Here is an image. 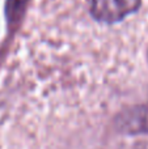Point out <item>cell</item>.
I'll use <instances>...</instances> for the list:
<instances>
[{
  "label": "cell",
  "instance_id": "cell-1",
  "mask_svg": "<svg viewBox=\"0 0 148 149\" xmlns=\"http://www.w3.org/2000/svg\"><path fill=\"white\" fill-rule=\"evenodd\" d=\"M142 0H93L92 15L102 22L113 24L135 12Z\"/></svg>",
  "mask_w": 148,
  "mask_h": 149
},
{
  "label": "cell",
  "instance_id": "cell-2",
  "mask_svg": "<svg viewBox=\"0 0 148 149\" xmlns=\"http://www.w3.org/2000/svg\"><path fill=\"white\" fill-rule=\"evenodd\" d=\"M115 127L127 135L148 134V103L134 106L121 113L115 119Z\"/></svg>",
  "mask_w": 148,
  "mask_h": 149
}]
</instances>
